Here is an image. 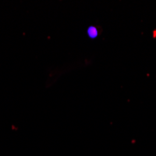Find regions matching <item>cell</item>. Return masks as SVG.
Returning <instances> with one entry per match:
<instances>
[{
  "instance_id": "cell-1",
  "label": "cell",
  "mask_w": 156,
  "mask_h": 156,
  "mask_svg": "<svg viewBox=\"0 0 156 156\" xmlns=\"http://www.w3.org/2000/svg\"><path fill=\"white\" fill-rule=\"evenodd\" d=\"M88 35L91 37H95L97 35H98V31L95 27L94 26H91L89 29H88Z\"/></svg>"
}]
</instances>
